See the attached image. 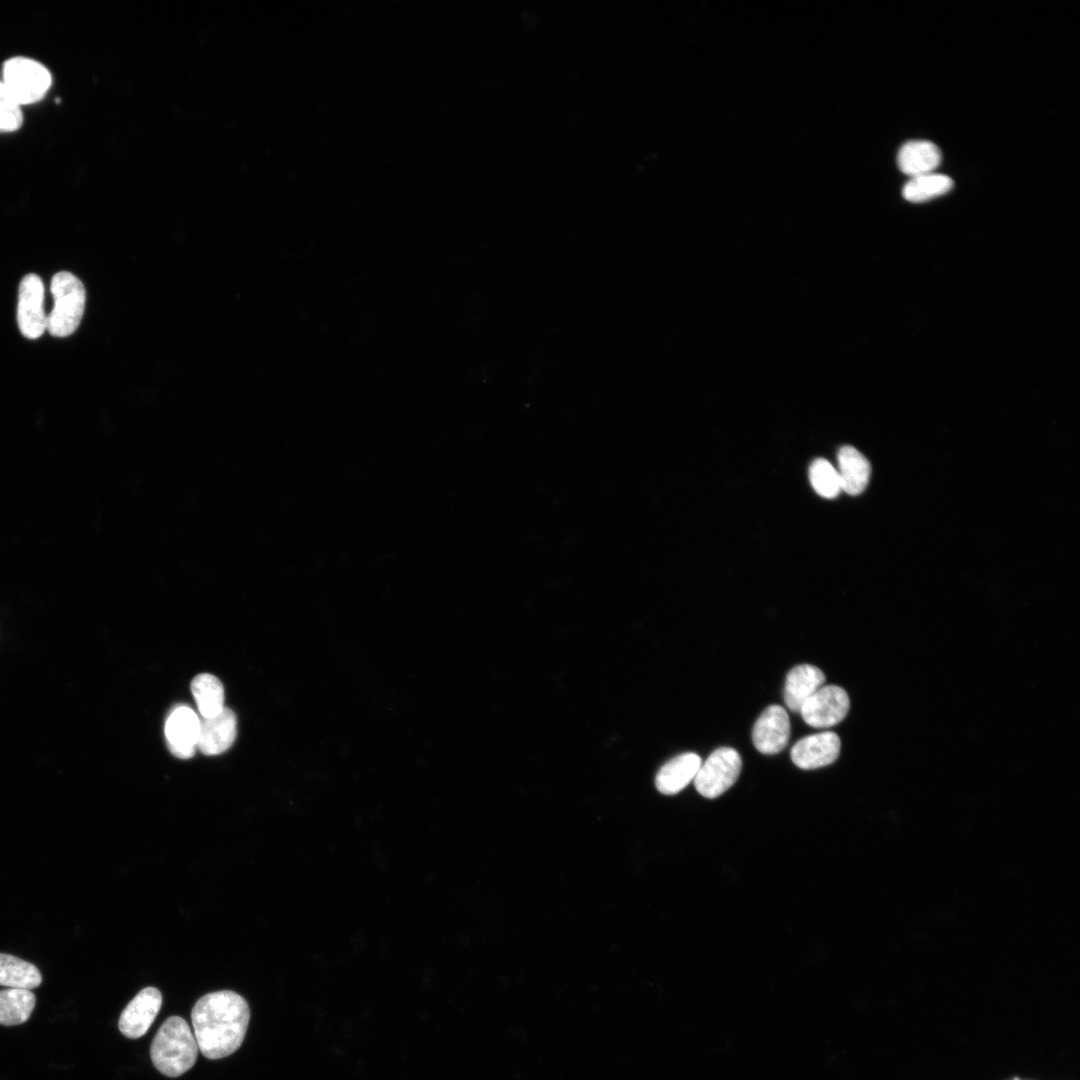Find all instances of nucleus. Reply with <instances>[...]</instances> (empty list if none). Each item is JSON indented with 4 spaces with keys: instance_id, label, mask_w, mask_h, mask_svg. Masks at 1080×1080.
I'll return each instance as SVG.
<instances>
[{
    "instance_id": "1",
    "label": "nucleus",
    "mask_w": 1080,
    "mask_h": 1080,
    "mask_svg": "<svg viewBox=\"0 0 1080 1080\" xmlns=\"http://www.w3.org/2000/svg\"><path fill=\"white\" fill-rule=\"evenodd\" d=\"M250 1010L236 992L221 990L202 996L191 1011L194 1036L199 1050L208 1059L234 1053L248 1028Z\"/></svg>"
},
{
    "instance_id": "22",
    "label": "nucleus",
    "mask_w": 1080,
    "mask_h": 1080,
    "mask_svg": "<svg viewBox=\"0 0 1080 1080\" xmlns=\"http://www.w3.org/2000/svg\"><path fill=\"white\" fill-rule=\"evenodd\" d=\"M21 107L0 80V133H11L22 126Z\"/></svg>"
},
{
    "instance_id": "9",
    "label": "nucleus",
    "mask_w": 1080,
    "mask_h": 1080,
    "mask_svg": "<svg viewBox=\"0 0 1080 1080\" xmlns=\"http://www.w3.org/2000/svg\"><path fill=\"white\" fill-rule=\"evenodd\" d=\"M200 730V720L188 706L173 709L165 723V736L171 753L180 759L194 756Z\"/></svg>"
},
{
    "instance_id": "5",
    "label": "nucleus",
    "mask_w": 1080,
    "mask_h": 1080,
    "mask_svg": "<svg viewBox=\"0 0 1080 1080\" xmlns=\"http://www.w3.org/2000/svg\"><path fill=\"white\" fill-rule=\"evenodd\" d=\"M741 767L742 760L735 749L720 747L701 764L693 779L694 786L702 796L716 798L736 782Z\"/></svg>"
},
{
    "instance_id": "17",
    "label": "nucleus",
    "mask_w": 1080,
    "mask_h": 1080,
    "mask_svg": "<svg viewBox=\"0 0 1080 1080\" xmlns=\"http://www.w3.org/2000/svg\"><path fill=\"white\" fill-rule=\"evenodd\" d=\"M41 982L42 976L36 966L13 955L0 953L1 986L32 990Z\"/></svg>"
},
{
    "instance_id": "2",
    "label": "nucleus",
    "mask_w": 1080,
    "mask_h": 1080,
    "mask_svg": "<svg viewBox=\"0 0 1080 1080\" xmlns=\"http://www.w3.org/2000/svg\"><path fill=\"white\" fill-rule=\"evenodd\" d=\"M198 1045L188 1023L180 1016L167 1018L151 1044L150 1056L155 1068L165 1076L178 1077L193 1067Z\"/></svg>"
},
{
    "instance_id": "3",
    "label": "nucleus",
    "mask_w": 1080,
    "mask_h": 1080,
    "mask_svg": "<svg viewBox=\"0 0 1080 1080\" xmlns=\"http://www.w3.org/2000/svg\"><path fill=\"white\" fill-rule=\"evenodd\" d=\"M50 290L54 307L47 316L46 329L56 337L69 336L79 326L84 313L85 287L75 275L61 271L52 277Z\"/></svg>"
},
{
    "instance_id": "8",
    "label": "nucleus",
    "mask_w": 1080,
    "mask_h": 1080,
    "mask_svg": "<svg viewBox=\"0 0 1080 1080\" xmlns=\"http://www.w3.org/2000/svg\"><path fill=\"white\" fill-rule=\"evenodd\" d=\"M162 1005L161 992L155 987L142 989L122 1011L118 1027L130 1039L143 1036L155 1020Z\"/></svg>"
},
{
    "instance_id": "10",
    "label": "nucleus",
    "mask_w": 1080,
    "mask_h": 1080,
    "mask_svg": "<svg viewBox=\"0 0 1080 1080\" xmlns=\"http://www.w3.org/2000/svg\"><path fill=\"white\" fill-rule=\"evenodd\" d=\"M790 737V721L780 705H770L759 716L752 730L755 748L763 754H776L783 750Z\"/></svg>"
},
{
    "instance_id": "20",
    "label": "nucleus",
    "mask_w": 1080,
    "mask_h": 1080,
    "mask_svg": "<svg viewBox=\"0 0 1080 1080\" xmlns=\"http://www.w3.org/2000/svg\"><path fill=\"white\" fill-rule=\"evenodd\" d=\"M952 187L950 177L932 172L911 177L903 188V197L910 202H924L946 194Z\"/></svg>"
},
{
    "instance_id": "7",
    "label": "nucleus",
    "mask_w": 1080,
    "mask_h": 1080,
    "mask_svg": "<svg viewBox=\"0 0 1080 1080\" xmlns=\"http://www.w3.org/2000/svg\"><path fill=\"white\" fill-rule=\"evenodd\" d=\"M44 286L36 274H27L20 282L18 292L17 322L22 335L29 339L39 338L47 327L44 308Z\"/></svg>"
},
{
    "instance_id": "4",
    "label": "nucleus",
    "mask_w": 1080,
    "mask_h": 1080,
    "mask_svg": "<svg viewBox=\"0 0 1080 1080\" xmlns=\"http://www.w3.org/2000/svg\"><path fill=\"white\" fill-rule=\"evenodd\" d=\"M2 83L21 105L39 102L52 84L50 71L40 62L28 57H13L4 62Z\"/></svg>"
},
{
    "instance_id": "15",
    "label": "nucleus",
    "mask_w": 1080,
    "mask_h": 1080,
    "mask_svg": "<svg viewBox=\"0 0 1080 1080\" xmlns=\"http://www.w3.org/2000/svg\"><path fill=\"white\" fill-rule=\"evenodd\" d=\"M701 764L700 756L695 753H684L672 758L656 775L658 791L666 795L680 792L694 779Z\"/></svg>"
},
{
    "instance_id": "18",
    "label": "nucleus",
    "mask_w": 1080,
    "mask_h": 1080,
    "mask_svg": "<svg viewBox=\"0 0 1080 1080\" xmlns=\"http://www.w3.org/2000/svg\"><path fill=\"white\" fill-rule=\"evenodd\" d=\"M191 692L203 718L214 717L224 709V687L216 676L198 674L191 682Z\"/></svg>"
},
{
    "instance_id": "12",
    "label": "nucleus",
    "mask_w": 1080,
    "mask_h": 1080,
    "mask_svg": "<svg viewBox=\"0 0 1080 1080\" xmlns=\"http://www.w3.org/2000/svg\"><path fill=\"white\" fill-rule=\"evenodd\" d=\"M235 713L225 708L216 716L200 720L197 748L204 755H219L229 749L236 738Z\"/></svg>"
},
{
    "instance_id": "14",
    "label": "nucleus",
    "mask_w": 1080,
    "mask_h": 1080,
    "mask_svg": "<svg viewBox=\"0 0 1080 1080\" xmlns=\"http://www.w3.org/2000/svg\"><path fill=\"white\" fill-rule=\"evenodd\" d=\"M941 159V151L933 142L911 140L899 149L897 164L904 174L915 177L932 173L939 166Z\"/></svg>"
},
{
    "instance_id": "11",
    "label": "nucleus",
    "mask_w": 1080,
    "mask_h": 1080,
    "mask_svg": "<svg viewBox=\"0 0 1080 1080\" xmlns=\"http://www.w3.org/2000/svg\"><path fill=\"white\" fill-rule=\"evenodd\" d=\"M841 741L831 731L805 736L791 749L793 763L801 769H815L833 763L839 756Z\"/></svg>"
},
{
    "instance_id": "21",
    "label": "nucleus",
    "mask_w": 1080,
    "mask_h": 1080,
    "mask_svg": "<svg viewBox=\"0 0 1080 1080\" xmlns=\"http://www.w3.org/2000/svg\"><path fill=\"white\" fill-rule=\"evenodd\" d=\"M809 478L814 490L824 498H835L842 491L838 471L825 459L812 462Z\"/></svg>"
},
{
    "instance_id": "19",
    "label": "nucleus",
    "mask_w": 1080,
    "mask_h": 1080,
    "mask_svg": "<svg viewBox=\"0 0 1080 1080\" xmlns=\"http://www.w3.org/2000/svg\"><path fill=\"white\" fill-rule=\"evenodd\" d=\"M36 1003L31 990L7 988L0 990V1024L19 1025L26 1022Z\"/></svg>"
},
{
    "instance_id": "13",
    "label": "nucleus",
    "mask_w": 1080,
    "mask_h": 1080,
    "mask_svg": "<svg viewBox=\"0 0 1080 1080\" xmlns=\"http://www.w3.org/2000/svg\"><path fill=\"white\" fill-rule=\"evenodd\" d=\"M825 682V675L818 667L801 664L793 667L787 674L784 685V701L793 712H800L801 707Z\"/></svg>"
},
{
    "instance_id": "23",
    "label": "nucleus",
    "mask_w": 1080,
    "mask_h": 1080,
    "mask_svg": "<svg viewBox=\"0 0 1080 1080\" xmlns=\"http://www.w3.org/2000/svg\"><path fill=\"white\" fill-rule=\"evenodd\" d=\"M1014 1080H1019V1079H1018V1078H1014Z\"/></svg>"
},
{
    "instance_id": "6",
    "label": "nucleus",
    "mask_w": 1080,
    "mask_h": 1080,
    "mask_svg": "<svg viewBox=\"0 0 1080 1080\" xmlns=\"http://www.w3.org/2000/svg\"><path fill=\"white\" fill-rule=\"evenodd\" d=\"M850 708L847 692L836 685L818 689L800 709L804 721L815 728H826L842 721Z\"/></svg>"
},
{
    "instance_id": "16",
    "label": "nucleus",
    "mask_w": 1080,
    "mask_h": 1080,
    "mask_svg": "<svg viewBox=\"0 0 1080 1080\" xmlns=\"http://www.w3.org/2000/svg\"><path fill=\"white\" fill-rule=\"evenodd\" d=\"M837 460L841 489L850 495L862 493L871 473L866 457L852 446H843L838 451Z\"/></svg>"
}]
</instances>
